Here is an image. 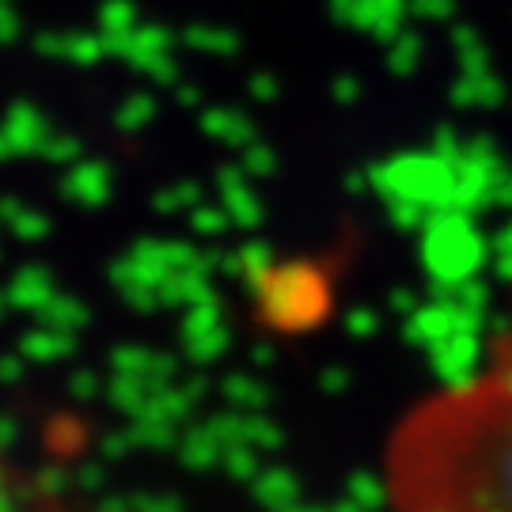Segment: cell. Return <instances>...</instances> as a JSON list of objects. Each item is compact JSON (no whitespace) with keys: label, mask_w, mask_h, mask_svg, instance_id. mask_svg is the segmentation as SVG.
Segmentation results:
<instances>
[{"label":"cell","mask_w":512,"mask_h":512,"mask_svg":"<svg viewBox=\"0 0 512 512\" xmlns=\"http://www.w3.org/2000/svg\"><path fill=\"white\" fill-rule=\"evenodd\" d=\"M380 486L387 512H512V285L475 368L391 425Z\"/></svg>","instance_id":"1"}]
</instances>
